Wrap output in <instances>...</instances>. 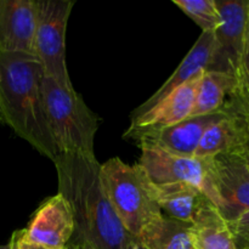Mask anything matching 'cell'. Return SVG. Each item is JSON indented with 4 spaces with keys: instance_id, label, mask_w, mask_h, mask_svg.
<instances>
[{
    "instance_id": "cell-11",
    "label": "cell",
    "mask_w": 249,
    "mask_h": 249,
    "mask_svg": "<svg viewBox=\"0 0 249 249\" xmlns=\"http://www.w3.org/2000/svg\"><path fill=\"white\" fill-rule=\"evenodd\" d=\"M201 75L178 88L145 113L131 119L124 139L129 140L139 134L160 130L191 117Z\"/></svg>"
},
{
    "instance_id": "cell-16",
    "label": "cell",
    "mask_w": 249,
    "mask_h": 249,
    "mask_svg": "<svg viewBox=\"0 0 249 249\" xmlns=\"http://www.w3.org/2000/svg\"><path fill=\"white\" fill-rule=\"evenodd\" d=\"M191 226L162 214L146 225L136 238L146 249H195Z\"/></svg>"
},
{
    "instance_id": "cell-3",
    "label": "cell",
    "mask_w": 249,
    "mask_h": 249,
    "mask_svg": "<svg viewBox=\"0 0 249 249\" xmlns=\"http://www.w3.org/2000/svg\"><path fill=\"white\" fill-rule=\"evenodd\" d=\"M43 95L49 130L58 155L95 156L99 117L74 88L61 87L45 75Z\"/></svg>"
},
{
    "instance_id": "cell-12",
    "label": "cell",
    "mask_w": 249,
    "mask_h": 249,
    "mask_svg": "<svg viewBox=\"0 0 249 249\" xmlns=\"http://www.w3.org/2000/svg\"><path fill=\"white\" fill-rule=\"evenodd\" d=\"M36 0H0V55L34 56Z\"/></svg>"
},
{
    "instance_id": "cell-20",
    "label": "cell",
    "mask_w": 249,
    "mask_h": 249,
    "mask_svg": "<svg viewBox=\"0 0 249 249\" xmlns=\"http://www.w3.org/2000/svg\"><path fill=\"white\" fill-rule=\"evenodd\" d=\"M173 2L201 27L202 32H215L221 24L215 0H173Z\"/></svg>"
},
{
    "instance_id": "cell-13",
    "label": "cell",
    "mask_w": 249,
    "mask_h": 249,
    "mask_svg": "<svg viewBox=\"0 0 249 249\" xmlns=\"http://www.w3.org/2000/svg\"><path fill=\"white\" fill-rule=\"evenodd\" d=\"M214 49H215L214 32H202L195 45L187 53L181 63L178 66L174 73L165 80V83L160 85V88L155 94L151 95L142 105H140L133 112L131 119L145 113L146 111L152 108L156 104L162 101L165 96L172 94L178 88L199 77L204 71L208 70L212 62V57H213Z\"/></svg>"
},
{
    "instance_id": "cell-21",
    "label": "cell",
    "mask_w": 249,
    "mask_h": 249,
    "mask_svg": "<svg viewBox=\"0 0 249 249\" xmlns=\"http://www.w3.org/2000/svg\"><path fill=\"white\" fill-rule=\"evenodd\" d=\"M235 240L236 249H242L249 243V212L229 224Z\"/></svg>"
},
{
    "instance_id": "cell-23",
    "label": "cell",
    "mask_w": 249,
    "mask_h": 249,
    "mask_svg": "<svg viewBox=\"0 0 249 249\" xmlns=\"http://www.w3.org/2000/svg\"><path fill=\"white\" fill-rule=\"evenodd\" d=\"M125 249H146V248L141 245V242L138 240V238L134 237V236H129L128 241H126Z\"/></svg>"
},
{
    "instance_id": "cell-19",
    "label": "cell",
    "mask_w": 249,
    "mask_h": 249,
    "mask_svg": "<svg viewBox=\"0 0 249 249\" xmlns=\"http://www.w3.org/2000/svg\"><path fill=\"white\" fill-rule=\"evenodd\" d=\"M223 111L238 122L249 138V22L245 46L235 73V87L229 100H226Z\"/></svg>"
},
{
    "instance_id": "cell-28",
    "label": "cell",
    "mask_w": 249,
    "mask_h": 249,
    "mask_svg": "<svg viewBox=\"0 0 249 249\" xmlns=\"http://www.w3.org/2000/svg\"><path fill=\"white\" fill-rule=\"evenodd\" d=\"M247 142L249 143V138H247Z\"/></svg>"
},
{
    "instance_id": "cell-14",
    "label": "cell",
    "mask_w": 249,
    "mask_h": 249,
    "mask_svg": "<svg viewBox=\"0 0 249 249\" xmlns=\"http://www.w3.org/2000/svg\"><path fill=\"white\" fill-rule=\"evenodd\" d=\"M136 168L148 196L169 218L192 224L202 207L211 202L195 187L184 184H156L147 179L138 165Z\"/></svg>"
},
{
    "instance_id": "cell-29",
    "label": "cell",
    "mask_w": 249,
    "mask_h": 249,
    "mask_svg": "<svg viewBox=\"0 0 249 249\" xmlns=\"http://www.w3.org/2000/svg\"><path fill=\"white\" fill-rule=\"evenodd\" d=\"M0 80H1V74H0Z\"/></svg>"
},
{
    "instance_id": "cell-2",
    "label": "cell",
    "mask_w": 249,
    "mask_h": 249,
    "mask_svg": "<svg viewBox=\"0 0 249 249\" xmlns=\"http://www.w3.org/2000/svg\"><path fill=\"white\" fill-rule=\"evenodd\" d=\"M0 121L39 153L53 160V145L43 95L45 78L38 58L26 53L0 55Z\"/></svg>"
},
{
    "instance_id": "cell-24",
    "label": "cell",
    "mask_w": 249,
    "mask_h": 249,
    "mask_svg": "<svg viewBox=\"0 0 249 249\" xmlns=\"http://www.w3.org/2000/svg\"><path fill=\"white\" fill-rule=\"evenodd\" d=\"M67 249H95L90 247L89 245H85L82 242H70L67 246Z\"/></svg>"
},
{
    "instance_id": "cell-18",
    "label": "cell",
    "mask_w": 249,
    "mask_h": 249,
    "mask_svg": "<svg viewBox=\"0 0 249 249\" xmlns=\"http://www.w3.org/2000/svg\"><path fill=\"white\" fill-rule=\"evenodd\" d=\"M235 87V77L218 71H204L197 88L191 117L206 116L221 111Z\"/></svg>"
},
{
    "instance_id": "cell-30",
    "label": "cell",
    "mask_w": 249,
    "mask_h": 249,
    "mask_svg": "<svg viewBox=\"0 0 249 249\" xmlns=\"http://www.w3.org/2000/svg\"><path fill=\"white\" fill-rule=\"evenodd\" d=\"M0 123H1V121H0Z\"/></svg>"
},
{
    "instance_id": "cell-4",
    "label": "cell",
    "mask_w": 249,
    "mask_h": 249,
    "mask_svg": "<svg viewBox=\"0 0 249 249\" xmlns=\"http://www.w3.org/2000/svg\"><path fill=\"white\" fill-rule=\"evenodd\" d=\"M101 178L109 202L130 236L138 237L146 225L163 214L148 196L136 165L113 157L101 164Z\"/></svg>"
},
{
    "instance_id": "cell-22",
    "label": "cell",
    "mask_w": 249,
    "mask_h": 249,
    "mask_svg": "<svg viewBox=\"0 0 249 249\" xmlns=\"http://www.w3.org/2000/svg\"><path fill=\"white\" fill-rule=\"evenodd\" d=\"M10 247H11V249H48L40 247V246L24 242L21 238V236H19V231H15V232L12 233V237L11 240H10Z\"/></svg>"
},
{
    "instance_id": "cell-15",
    "label": "cell",
    "mask_w": 249,
    "mask_h": 249,
    "mask_svg": "<svg viewBox=\"0 0 249 249\" xmlns=\"http://www.w3.org/2000/svg\"><path fill=\"white\" fill-rule=\"evenodd\" d=\"M191 232L195 249H236L229 223L212 202L198 212Z\"/></svg>"
},
{
    "instance_id": "cell-25",
    "label": "cell",
    "mask_w": 249,
    "mask_h": 249,
    "mask_svg": "<svg viewBox=\"0 0 249 249\" xmlns=\"http://www.w3.org/2000/svg\"><path fill=\"white\" fill-rule=\"evenodd\" d=\"M243 151H245V155H246V157H247V160L249 162V143L247 142V139H246L245 146H243Z\"/></svg>"
},
{
    "instance_id": "cell-26",
    "label": "cell",
    "mask_w": 249,
    "mask_h": 249,
    "mask_svg": "<svg viewBox=\"0 0 249 249\" xmlns=\"http://www.w3.org/2000/svg\"><path fill=\"white\" fill-rule=\"evenodd\" d=\"M0 249H11V247H10V243H7L5 246H0Z\"/></svg>"
},
{
    "instance_id": "cell-10",
    "label": "cell",
    "mask_w": 249,
    "mask_h": 249,
    "mask_svg": "<svg viewBox=\"0 0 249 249\" xmlns=\"http://www.w3.org/2000/svg\"><path fill=\"white\" fill-rule=\"evenodd\" d=\"M225 111L206 116L189 117L180 123L157 131L139 134L129 140L140 148L152 147L182 157H194L204 131L225 116Z\"/></svg>"
},
{
    "instance_id": "cell-9",
    "label": "cell",
    "mask_w": 249,
    "mask_h": 249,
    "mask_svg": "<svg viewBox=\"0 0 249 249\" xmlns=\"http://www.w3.org/2000/svg\"><path fill=\"white\" fill-rule=\"evenodd\" d=\"M24 242L48 249H66L74 235V219L61 194L45 199L34 212L28 225L18 230Z\"/></svg>"
},
{
    "instance_id": "cell-27",
    "label": "cell",
    "mask_w": 249,
    "mask_h": 249,
    "mask_svg": "<svg viewBox=\"0 0 249 249\" xmlns=\"http://www.w3.org/2000/svg\"><path fill=\"white\" fill-rule=\"evenodd\" d=\"M242 249H249V243H248V245H246L245 247H243Z\"/></svg>"
},
{
    "instance_id": "cell-8",
    "label": "cell",
    "mask_w": 249,
    "mask_h": 249,
    "mask_svg": "<svg viewBox=\"0 0 249 249\" xmlns=\"http://www.w3.org/2000/svg\"><path fill=\"white\" fill-rule=\"evenodd\" d=\"M221 24L214 32L215 49L209 71L235 77L249 22V0H215Z\"/></svg>"
},
{
    "instance_id": "cell-7",
    "label": "cell",
    "mask_w": 249,
    "mask_h": 249,
    "mask_svg": "<svg viewBox=\"0 0 249 249\" xmlns=\"http://www.w3.org/2000/svg\"><path fill=\"white\" fill-rule=\"evenodd\" d=\"M212 175L216 208L229 224L249 212V162L243 147L212 158Z\"/></svg>"
},
{
    "instance_id": "cell-1",
    "label": "cell",
    "mask_w": 249,
    "mask_h": 249,
    "mask_svg": "<svg viewBox=\"0 0 249 249\" xmlns=\"http://www.w3.org/2000/svg\"><path fill=\"white\" fill-rule=\"evenodd\" d=\"M53 164L58 194L67 199L74 219V235L70 242H82L95 249H125L130 235L109 202L96 157L62 153Z\"/></svg>"
},
{
    "instance_id": "cell-6",
    "label": "cell",
    "mask_w": 249,
    "mask_h": 249,
    "mask_svg": "<svg viewBox=\"0 0 249 249\" xmlns=\"http://www.w3.org/2000/svg\"><path fill=\"white\" fill-rule=\"evenodd\" d=\"M136 165L152 182L189 185L199 190L214 206H218L212 175V158L182 157L157 148L142 147Z\"/></svg>"
},
{
    "instance_id": "cell-17",
    "label": "cell",
    "mask_w": 249,
    "mask_h": 249,
    "mask_svg": "<svg viewBox=\"0 0 249 249\" xmlns=\"http://www.w3.org/2000/svg\"><path fill=\"white\" fill-rule=\"evenodd\" d=\"M245 142V130L233 117L226 113L204 131L194 157L211 160L220 153L238 150Z\"/></svg>"
},
{
    "instance_id": "cell-5",
    "label": "cell",
    "mask_w": 249,
    "mask_h": 249,
    "mask_svg": "<svg viewBox=\"0 0 249 249\" xmlns=\"http://www.w3.org/2000/svg\"><path fill=\"white\" fill-rule=\"evenodd\" d=\"M36 26L34 56L46 77L63 88H73L66 62V32L74 1L36 0Z\"/></svg>"
}]
</instances>
